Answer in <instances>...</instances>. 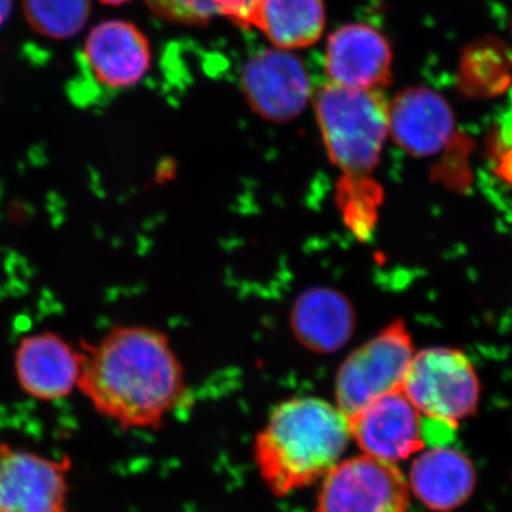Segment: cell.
<instances>
[{"mask_svg":"<svg viewBox=\"0 0 512 512\" xmlns=\"http://www.w3.org/2000/svg\"><path fill=\"white\" fill-rule=\"evenodd\" d=\"M79 392L123 430H158L183 400L184 370L164 333L119 326L96 343H80Z\"/></svg>","mask_w":512,"mask_h":512,"instance_id":"cell-1","label":"cell"},{"mask_svg":"<svg viewBox=\"0 0 512 512\" xmlns=\"http://www.w3.org/2000/svg\"><path fill=\"white\" fill-rule=\"evenodd\" d=\"M350 441L348 417L335 403L295 397L272 410L252 454L268 490L286 497L322 481L345 458Z\"/></svg>","mask_w":512,"mask_h":512,"instance_id":"cell-2","label":"cell"},{"mask_svg":"<svg viewBox=\"0 0 512 512\" xmlns=\"http://www.w3.org/2000/svg\"><path fill=\"white\" fill-rule=\"evenodd\" d=\"M330 161L345 175H367L379 163L389 134V101L382 90L328 83L313 99Z\"/></svg>","mask_w":512,"mask_h":512,"instance_id":"cell-3","label":"cell"},{"mask_svg":"<svg viewBox=\"0 0 512 512\" xmlns=\"http://www.w3.org/2000/svg\"><path fill=\"white\" fill-rule=\"evenodd\" d=\"M414 355L412 336L402 320L357 348L336 375L335 404L340 412L349 419L373 400L402 390Z\"/></svg>","mask_w":512,"mask_h":512,"instance_id":"cell-4","label":"cell"},{"mask_svg":"<svg viewBox=\"0 0 512 512\" xmlns=\"http://www.w3.org/2000/svg\"><path fill=\"white\" fill-rule=\"evenodd\" d=\"M402 390L421 416L454 426L473 416L480 403L476 369L456 349L430 348L416 353Z\"/></svg>","mask_w":512,"mask_h":512,"instance_id":"cell-5","label":"cell"},{"mask_svg":"<svg viewBox=\"0 0 512 512\" xmlns=\"http://www.w3.org/2000/svg\"><path fill=\"white\" fill-rule=\"evenodd\" d=\"M410 488L397 464L365 454L343 458L320 481L316 512H409Z\"/></svg>","mask_w":512,"mask_h":512,"instance_id":"cell-6","label":"cell"},{"mask_svg":"<svg viewBox=\"0 0 512 512\" xmlns=\"http://www.w3.org/2000/svg\"><path fill=\"white\" fill-rule=\"evenodd\" d=\"M70 456L0 441V512H72Z\"/></svg>","mask_w":512,"mask_h":512,"instance_id":"cell-7","label":"cell"},{"mask_svg":"<svg viewBox=\"0 0 512 512\" xmlns=\"http://www.w3.org/2000/svg\"><path fill=\"white\" fill-rule=\"evenodd\" d=\"M350 437L362 454L386 463L409 460L424 450V417L403 390L384 394L349 417Z\"/></svg>","mask_w":512,"mask_h":512,"instance_id":"cell-8","label":"cell"},{"mask_svg":"<svg viewBox=\"0 0 512 512\" xmlns=\"http://www.w3.org/2000/svg\"><path fill=\"white\" fill-rule=\"evenodd\" d=\"M241 89L251 109L275 123L299 116L312 92L305 64L284 49L252 56L242 70Z\"/></svg>","mask_w":512,"mask_h":512,"instance_id":"cell-9","label":"cell"},{"mask_svg":"<svg viewBox=\"0 0 512 512\" xmlns=\"http://www.w3.org/2000/svg\"><path fill=\"white\" fill-rule=\"evenodd\" d=\"M20 390L30 399L56 403L79 389L83 352L59 333H32L20 339L13 355Z\"/></svg>","mask_w":512,"mask_h":512,"instance_id":"cell-10","label":"cell"},{"mask_svg":"<svg viewBox=\"0 0 512 512\" xmlns=\"http://www.w3.org/2000/svg\"><path fill=\"white\" fill-rule=\"evenodd\" d=\"M392 47L379 30L363 23L342 26L328 39L325 70L329 83L382 90L392 80Z\"/></svg>","mask_w":512,"mask_h":512,"instance_id":"cell-11","label":"cell"},{"mask_svg":"<svg viewBox=\"0 0 512 512\" xmlns=\"http://www.w3.org/2000/svg\"><path fill=\"white\" fill-rule=\"evenodd\" d=\"M84 59L93 79L107 89H126L150 69L146 36L124 20H107L93 28L84 45Z\"/></svg>","mask_w":512,"mask_h":512,"instance_id":"cell-12","label":"cell"},{"mask_svg":"<svg viewBox=\"0 0 512 512\" xmlns=\"http://www.w3.org/2000/svg\"><path fill=\"white\" fill-rule=\"evenodd\" d=\"M407 483L410 493L430 511L453 512L476 490V467L457 448H424L413 460Z\"/></svg>","mask_w":512,"mask_h":512,"instance_id":"cell-13","label":"cell"},{"mask_svg":"<svg viewBox=\"0 0 512 512\" xmlns=\"http://www.w3.org/2000/svg\"><path fill=\"white\" fill-rule=\"evenodd\" d=\"M453 131V110L433 90L409 89L389 103V133L397 146L413 156L439 153Z\"/></svg>","mask_w":512,"mask_h":512,"instance_id":"cell-14","label":"cell"},{"mask_svg":"<svg viewBox=\"0 0 512 512\" xmlns=\"http://www.w3.org/2000/svg\"><path fill=\"white\" fill-rule=\"evenodd\" d=\"M355 325L352 303L333 289L303 293L292 312L296 338L316 353H333L350 339Z\"/></svg>","mask_w":512,"mask_h":512,"instance_id":"cell-15","label":"cell"},{"mask_svg":"<svg viewBox=\"0 0 512 512\" xmlns=\"http://www.w3.org/2000/svg\"><path fill=\"white\" fill-rule=\"evenodd\" d=\"M326 25L323 0H255L247 29L256 28L278 49L315 45Z\"/></svg>","mask_w":512,"mask_h":512,"instance_id":"cell-16","label":"cell"},{"mask_svg":"<svg viewBox=\"0 0 512 512\" xmlns=\"http://www.w3.org/2000/svg\"><path fill=\"white\" fill-rule=\"evenodd\" d=\"M157 18L180 25H207L225 18L247 29L249 12L255 0H146Z\"/></svg>","mask_w":512,"mask_h":512,"instance_id":"cell-17","label":"cell"},{"mask_svg":"<svg viewBox=\"0 0 512 512\" xmlns=\"http://www.w3.org/2000/svg\"><path fill=\"white\" fill-rule=\"evenodd\" d=\"M90 0H23L30 28L52 39L76 36L89 20Z\"/></svg>","mask_w":512,"mask_h":512,"instance_id":"cell-18","label":"cell"},{"mask_svg":"<svg viewBox=\"0 0 512 512\" xmlns=\"http://www.w3.org/2000/svg\"><path fill=\"white\" fill-rule=\"evenodd\" d=\"M342 214L357 234L369 235L375 227L382 191L367 175H343L339 188Z\"/></svg>","mask_w":512,"mask_h":512,"instance_id":"cell-19","label":"cell"},{"mask_svg":"<svg viewBox=\"0 0 512 512\" xmlns=\"http://www.w3.org/2000/svg\"><path fill=\"white\" fill-rule=\"evenodd\" d=\"M13 0H0V26L5 25L12 12Z\"/></svg>","mask_w":512,"mask_h":512,"instance_id":"cell-20","label":"cell"},{"mask_svg":"<svg viewBox=\"0 0 512 512\" xmlns=\"http://www.w3.org/2000/svg\"><path fill=\"white\" fill-rule=\"evenodd\" d=\"M101 2L106 3V5H121V3H126L128 0H101Z\"/></svg>","mask_w":512,"mask_h":512,"instance_id":"cell-21","label":"cell"}]
</instances>
